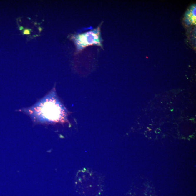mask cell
<instances>
[{"instance_id": "obj_1", "label": "cell", "mask_w": 196, "mask_h": 196, "mask_svg": "<svg viewBox=\"0 0 196 196\" xmlns=\"http://www.w3.org/2000/svg\"><path fill=\"white\" fill-rule=\"evenodd\" d=\"M101 25L96 29L82 33L73 35L71 39L75 44L77 53L88 46H96L103 48Z\"/></svg>"}, {"instance_id": "obj_2", "label": "cell", "mask_w": 196, "mask_h": 196, "mask_svg": "<svg viewBox=\"0 0 196 196\" xmlns=\"http://www.w3.org/2000/svg\"><path fill=\"white\" fill-rule=\"evenodd\" d=\"M38 107L40 115L44 119L52 121H58L64 119L63 109L55 99H47Z\"/></svg>"}, {"instance_id": "obj_3", "label": "cell", "mask_w": 196, "mask_h": 196, "mask_svg": "<svg viewBox=\"0 0 196 196\" xmlns=\"http://www.w3.org/2000/svg\"><path fill=\"white\" fill-rule=\"evenodd\" d=\"M196 5H194L190 9L186 14L185 21L189 24H195Z\"/></svg>"}]
</instances>
